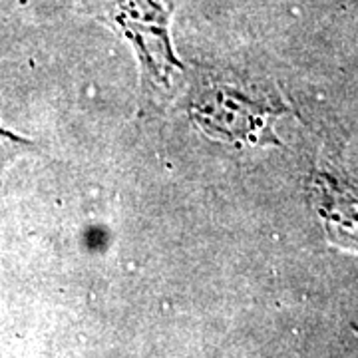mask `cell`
Listing matches in <instances>:
<instances>
[{
    "mask_svg": "<svg viewBox=\"0 0 358 358\" xmlns=\"http://www.w3.org/2000/svg\"><path fill=\"white\" fill-rule=\"evenodd\" d=\"M178 0H100L108 24L131 42L141 70V84L154 94L171 90L181 62L169 38V20Z\"/></svg>",
    "mask_w": 358,
    "mask_h": 358,
    "instance_id": "cell-1",
    "label": "cell"
},
{
    "mask_svg": "<svg viewBox=\"0 0 358 358\" xmlns=\"http://www.w3.org/2000/svg\"><path fill=\"white\" fill-rule=\"evenodd\" d=\"M14 141V143H26L22 138H18V136H14V134H10V131H6L4 128H0V141Z\"/></svg>",
    "mask_w": 358,
    "mask_h": 358,
    "instance_id": "cell-2",
    "label": "cell"
}]
</instances>
